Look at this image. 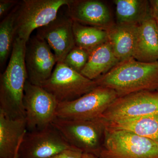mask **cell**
I'll return each instance as SVG.
<instances>
[{"instance_id": "1", "label": "cell", "mask_w": 158, "mask_h": 158, "mask_svg": "<svg viewBox=\"0 0 158 158\" xmlns=\"http://www.w3.org/2000/svg\"><path fill=\"white\" fill-rule=\"evenodd\" d=\"M98 86L115 90L118 97L158 90V61L144 62L133 58L118 62L95 80Z\"/></svg>"}, {"instance_id": "2", "label": "cell", "mask_w": 158, "mask_h": 158, "mask_svg": "<svg viewBox=\"0 0 158 158\" xmlns=\"http://www.w3.org/2000/svg\"><path fill=\"white\" fill-rule=\"evenodd\" d=\"M27 43L15 37L9 63L0 78V110L12 118H25L23 98L27 80L25 63Z\"/></svg>"}, {"instance_id": "3", "label": "cell", "mask_w": 158, "mask_h": 158, "mask_svg": "<svg viewBox=\"0 0 158 158\" xmlns=\"http://www.w3.org/2000/svg\"><path fill=\"white\" fill-rule=\"evenodd\" d=\"M99 158H158V142L128 131L105 127Z\"/></svg>"}, {"instance_id": "4", "label": "cell", "mask_w": 158, "mask_h": 158, "mask_svg": "<svg viewBox=\"0 0 158 158\" xmlns=\"http://www.w3.org/2000/svg\"><path fill=\"white\" fill-rule=\"evenodd\" d=\"M52 125L71 146L99 158L105 130L102 118L78 120L56 118Z\"/></svg>"}, {"instance_id": "5", "label": "cell", "mask_w": 158, "mask_h": 158, "mask_svg": "<svg viewBox=\"0 0 158 158\" xmlns=\"http://www.w3.org/2000/svg\"><path fill=\"white\" fill-rule=\"evenodd\" d=\"M70 0H23L20 2L15 20V37L26 42L33 31L56 19L62 6Z\"/></svg>"}, {"instance_id": "6", "label": "cell", "mask_w": 158, "mask_h": 158, "mask_svg": "<svg viewBox=\"0 0 158 158\" xmlns=\"http://www.w3.org/2000/svg\"><path fill=\"white\" fill-rule=\"evenodd\" d=\"M118 98L117 93L113 89L98 86L77 99L59 103L56 118L78 120L97 119Z\"/></svg>"}, {"instance_id": "7", "label": "cell", "mask_w": 158, "mask_h": 158, "mask_svg": "<svg viewBox=\"0 0 158 158\" xmlns=\"http://www.w3.org/2000/svg\"><path fill=\"white\" fill-rule=\"evenodd\" d=\"M58 103L74 100L98 87L90 80L63 62H57L52 75L41 86Z\"/></svg>"}, {"instance_id": "8", "label": "cell", "mask_w": 158, "mask_h": 158, "mask_svg": "<svg viewBox=\"0 0 158 158\" xmlns=\"http://www.w3.org/2000/svg\"><path fill=\"white\" fill-rule=\"evenodd\" d=\"M58 102L42 87L27 80L23 104L28 131L42 129L52 124L56 118Z\"/></svg>"}, {"instance_id": "9", "label": "cell", "mask_w": 158, "mask_h": 158, "mask_svg": "<svg viewBox=\"0 0 158 158\" xmlns=\"http://www.w3.org/2000/svg\"><path fill=\"white\" fill-rule=\"evenodd\" d=\"M72 148L51 124L42 129L26 132L20 145L18 158H49Z\"/></svg>"}, {"instance_id": "10", "label": "cell", "mask_w": 158, "mask_h": 158, "mask_svg": "<svg viewBox=\"0 0 158 158\" xmlns=\"http://www.w3.org/2000/svg\"><path fill=\"white\" fill-rule=\"evenodd\" d=\"M158 115V90L118 97L100 118L103 121Z\"/></svg>"}, {"instance_id": "11", "label": "cell", "mask_w": 158, "mask_h": 158, "mask_svg": "<svg viewBox=\"0 0 158 158\" xmlns=\"http://www.w3.org/2000/svg\"><path fill=\"white\" fill-rule=\"evenodd\" d=\"M25 63L28 81L41 87L50 77L57 62L47 42L36 35L26 44Z\"/></svg>"}, {"instance_id": "12", "label": "cell", "mask_w": 158, "mask_h": 158, "mask_svg": "<svg viewBox=\"0 0 158 158\" xmlns=\"http://www.w3.org/2000/svg\"><path fill=\"white\" fill-rule=\"evenodd\" d=\"M73 21L69 17H57L37 29V36L45 40L54 51L57 62H63L67 54L76 46Z\"/></svg>"}, {"instance_id": "13", "label": "cell", "mask_w": 158, "mask_h": 158, "mask_svg": "<svg viewBox=\"0 0 158 158\" xmlns=\"http://www.w3.org/2000/svg\"><path fill=\"white\" fill-rule=\"evenodd\" d=\"M68 16L74 22L104 30L114 24L110 9L98 0H70L67 6Z\"/></svg>"}, {"instance_id": "14", "label": "cell", "mask_w": 158, "mask_h": 158, "mask_svg": "<svg viewBox=\"0 0 158 158\" xmlns=\"http://www.w3.org/2000/svg\"><path fill=\"white\" fill-rule=\"evenodd\" d=\"M25 118H12L0 110V158H14L27 132Z\"/></svg>"}, {"instance_id": "15", "label": "cell", "mask_w": 158, "mask_h": 158, "mask_svg": "<svg viewBox=\"0 0 158 158\" xmlns=\"http://www.w3.org/2000/svg\"><path fill=\"white\" fill-rule=\"evenodd\" d=\"M133 58L144 62L158 61L157 23L154 19L138 25Z\"/></svg>"}, {"instance_id": "16", "label": "cell", "mask_w": 158, "mask_h": 158, "mask_svg": "<svg viewBox=\"0 0 158 158\" xmlns=\"http://www.w3.org/2000/svg\"><path fill=\"white\" fill-rule=\"evenodd\" d=\"M138 26L117 23L106 30L108 42L119 62L133 58Z\"/></svg>"}, {"instance_id": "17", "label": "cell", "mask_w": 158, "mask_h": 158, "mask_svg": "<svg viewBox=\"0 0 158 158\" xmlns=\"http://www.w3.org/2000/svg\"><path fill=\"white\" fill-rule=\"evenodd\" d=\"M119 62L108 41L89 53L88 62L81 73L90 80L95 81Z\"/></svg>"}, {"instance_id": "18", "label": "cell", "mask_w": 158, "mask_h": 158, "mask_svg": "<svg viewBox=\"0 0 158 158\" xmlns=\"http://www.w3.org/2000/svg\"><path fill=\"white\" fill-rule=\"evenodd\" d=\"M117 23L139 25L152 17L149 1L115 0Z\"/></svg>"}, {"instance_id": "19", "label": "cell", "mask_w": 158, "mask_h": 158, "mask_svg": "<svg viewBox=\"0 0 158 158\" xmlns=\"http://www.w3.org/2000/svg\"><path fill=\"white\" fill-rule=\"evenodd\" d=\"M103 122L106 127L128 131L158 142V115Z\"/></svg>"}, {"instance_id": "20", "label": "cell", "mask_w": 158, "mask_h": 158, "mask_svg": "<svg viewBox=\"0 0 158 158\" xmlns=\"http://www.w3.org/2000/svg\"><path fill=\"white\" fill-rule=\"evenodd\" d=\"M73 31L76 46L89 53L108 41L106 31L99 28L84 25L73 21Z\"/></svg>"}, {"instance_id": "21", "label": "cell", "mask_w": 158, "mask_h": 158, "mask_svg": "<svg viewBox=\"0 0 158 158\" xmlns=\"http://www.w3.org/2000/svg\"><path fill=\"white\" fill-rule=\"evenodd\" d=\"M19 3L7 14L0 23V65L1 67L5 65L12 51L15 38V20Z\"/></svg>"}, {"instance_id": "22", "label": "cell", "mask_w": 158, "mask_h": 158, "mask_svg": "<svg viewBox=\"0 0 158 158\" xmlns=\"http://www.w3.org/2000/svg\"><path fill=\"white\" fill-rule=\"evenodd\" d=\"M89 56L88 51L76 46L67 54L63 62L69 68L81 73L88 62Z\"/></svg>"}, {"instance_id": "23", "label": "cell", "mask_w": 158, "mask_h": 158, "mask_svg": "<svg viewBox=\"0 0 158 158\" xmlns=\"http://www.w3.org/2000/svg\"><path fill=\"white\" fill-rule=\"evenodd\" d=\"M83 152L76 148L65 150L49 158H81Z\"/></svg>"}, {"instance_id": "24", "label": "cell", "mask_w": 158, "mask_h": 158, "mask_svg": "<svg viewBox=\"0 0 158 158\" xmlns=\"http://www.w3.org/2000/svg\"><path fill=\"white\" fill-rule=\"evenodd\" d=\"M19 2L16 0H1L0 1V17L2 18L5 15L13 9Z\"/></svg>"}, {"instance_id": "25", "label": "cell", "mask_w": 158, "mask_h": 158, "mask_svg": "<svg viewBox=\"0 0 158 158\" xmlns=\"http://www.w3.org/2000/svg\"><path fill=\"white\" fill-rule=\"evenodd\" d=\"M152 11V17L158 22V0L149 1Z\"/></svg>"}, {"instance_id": "26", "label": "cell", "mask_w": 158, "mask_h": 158, "mask_svg": "<svg viewBox=\"0 0 158 158\" xmlns=\"http://www.w3.org/2000/svg\"><path fill=\"white\" fill-rule=\"evenodd\" d=\"M81 158H99L97 156L92 154L88 153H83Z\"/></svg>"}, {"instance_id": "27", "label": "cell", "mask_w": 158, "mask_h": 158, "mask_svg": "<svg viewBox=\"0 0 158 158\" xmlns=\"http://www.w3.org/2000/svg\"><path fill=\"white\" fill-rule=\"evenodd\" d=\"M19 151V150H18ZM18 151L17 152H16V154H15V156L14 158H18Z\"/></svg>"}, {"instance_id": "28", "label": "cell", "mask_w": 158, "mask_h": 158, "mask_svg": "<svg viewBox=\"0 0 158 158\" xmlns=\"http://www.w3.org/2000/svg\"><path fill=\"white\" fill-rule=\"evenodd\" d=\"M157 27H158V22H157Z\"/></svg>"}]
</instances>
